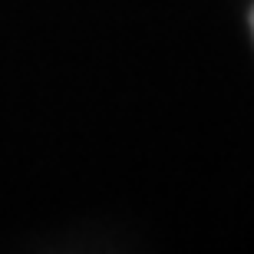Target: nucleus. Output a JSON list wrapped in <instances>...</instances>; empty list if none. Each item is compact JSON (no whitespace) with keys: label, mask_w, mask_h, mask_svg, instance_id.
<instances>
[{"label":"nucleus","mask_w":254,"mask_h":254,"mask_svg":"<svg viewBox=\"0 0 254 254\" xmlns=\"http://www.w3.org/2000/svg\"><path fill=\"white\" fill-rule=\"evenodd\" d=\"M251 27H254V10H251Z\"/></svg>","instance_id":"f257e3e1"}]
</instances>
